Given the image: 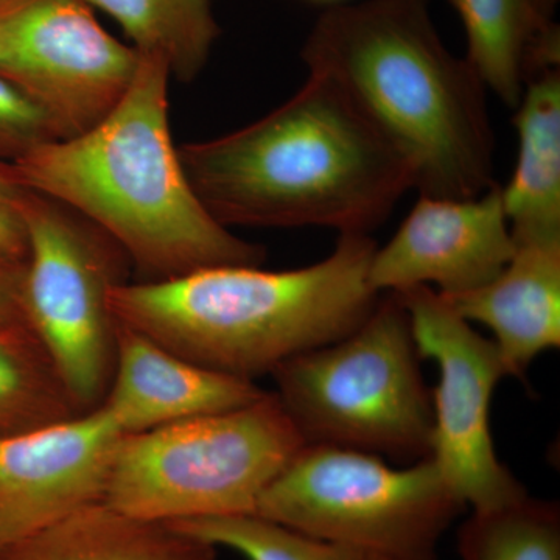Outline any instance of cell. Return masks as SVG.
<instances>
[{
  "instance_id": "1",
  "label": "cell",
  "mask_w": 560,
  "mask_h": 560,
  "mask_svg": "<svg viewBox=\"0 0 560 560\" xmlns=\"http://www.w3.org/2000/svg\"><path fill=\"white\" fill-rule=\"evenodd\" d=\"M191 189L223 226L368 234L415 187L407 158L329 79L308 75L267 116L183 143Z\"/></svg>"
},
{
  "instance_id": "2",
  "label": "cell",
  "mask_w": 560,
  "mask_h": 560,
  "mask_svg": "<svg viewBox=\"0 0 560 560\" xmlns=\"http://www.w3.org/2000/svg\"><path fill=\"white\" fill-rule=\"evenodd\" d=\"M139 55L130 88L105 120L28 151L14 161L13 179L105 232L140 282L260 267L264 246L232 234L191 189L172 140L171 70L160 58Z\"/></svg>"
},
{
  "instance_id": "3",
  "label": "cell",
  "mask_w": 560,
  "mask_h": 560,
  "mask_svg": "<svg viewBox=\"0 0 560 560\" xmlns=\"http://www.w3.org/2000/svg\"><path fill=\"white\" fill-rule=\"evenodd\" d=\"M302 58L407 158L422 197L467 200L495 186L486 86L445 47L430 0L331 7Z\"/></svg>"
},
{
  "instance_id": "4",
  "label": "cell",
  "mask_w": 560,
  "mask_h": 560,
  "mask_svg": "<svg viewBox=\"0 0 560 560\" xmlns=\"http://www.w3.org/2000/svg\"><path fill=\"white\" fill-rule=\"evenodd\" d=\"M375 249L368 234H341L329 257L300 270L215 267L121 282L110 291V312L191 363L256 382L371 315L381 300L368 279Z\"/></svg>"
},
{
  "instance_id": "5",
  "label": "cell",
  "mask_w": 560,
  "mask_h": 560,
  "mask_svg": "<svg viewBox=\"0 0 560 560\" xmlns=\"http://www.w3.org/2000/svg\"><path fill=\"white\" fill-rule=\"evenodd\" d=\"M410 316L399 294L341 340L272 371L275 396L305 445L415 464L433 453V394L423 381Z\"/></svg>"
},
{
  "instance_id": "6",
  "label": "cell",
  "mask_w": 560,
  "mask_h": 560,
  "mask_svg": "<svg viewBox=\"0 0 560 560\" xmlns=\"http://www.w3.org/2000/svg\"><path fill=\"white\" fill-rule=\"evenodd\" d=\"M304 445L268 390L238 410L121 438L103 501L167 523L254 514L264 490Z\"/></svg>"
},
{
  "instance_id": "7",
  "label": "cell",
  "mask_w": 560,
  "mask_h": 560,
  "mask_svg": "<svg viewBox=\"0 0 560 560\" xmlns=\"http://www.w3.org/2000/svg\"><path fill=\"white\" fill-rule=\"evenodd\" d=\"M464 510L433 458L396 469L370 453L304 445L254 514L363 558L436 560Z\"/></svg>"
},
{
  "instance_id": "8",
  "label": "cell",
  "mask_w": 560,
  "mask_h": 560,
  "mask_svg": "<svg viewBox=\"0 0 560 560\" xmlns=\"http://www.w3.org/2000/svg\"><path fill=\"white\" fill-rule=\"evenodd\" d=\"M27 237L25 320L80 412L97 408L116 364L109 296L127 257L105 232L60 202L24 189L14 201Z\"/></svg>"
},
{
  "instance_id": "9",
  "label": "cell",
  "mask_w": 560,
  "mask_h": 560,
  "mask_svg": "<svg viewBox=\"0 0 560 560\" xmlns=\"http://www.w3.org/2000/svg\"><path fill=\"white\" fill-rule=\"evenodd\" d=\"M420 359L433 360V458L470 511H490L528 495L501 463L490 430L493 390L508 377L495 342L481 337L431 287L399 291Z\"/></svg>"
},
{
  "instance_id": "10",
  "label": "cell",
  "mask_w": 560,
  "mask_h": 560,
  "mask_svg": "<svg viewBox=\"0 0 560 560\" xmlns=\"http://www.w3.org/2000/svg\"><path fill=\"white\" fill-rule=\"evenodd\" d=\"M0 75L35 103L55 140L105 120L139 65V51L110 36L84 0H22L0 13Z\"/></svg>"
},
{
  "instance_id": "11",
  "label": "cell",
  "mask_w": 560,
  "mask_h": 560,
  "mask_svg": "<svg viewBox=\"0 0 560 560\" xmlns=\"http://www.w3.org/2000/svg\"><path fill=\"white\" fill-rule=\"evenodd\" d=\"M121 431L102 407L0 438V552L103 500Z\"/></svg>"
},
{
  "instance_id": "12",
  "label": "cell",
  "mask_w": 560,
  "mask_h": 560,
  "mask_svg": "<svg viewBox=\"0 0 560 560\" xmlns=\"http://www.w3.org/2000/svg\"><path fill=\"white\" fill-rule=\"evenodd\" d=\"M514 249L497 184L467 200L420 195L396 235L375 249L368 279L377 293L436 285L456 296L495 278Z\"/></svg>"
},
{
  "instance_id": "13",
  "label": "cell",
  "mask_w": 560,
  "mask_h": 560,
  "mask_svg": "<svg viewBox=\"0 0 560 560\" xmlns=\"http://www.w3.org/2000/svg\"><path fill=\"white\" fill-rule=\"evenodd\" d=\"M113 378L102 407L121 434L238 410L267 396L256 382L208 370L116 320Z\"/></svg>"
},
{
  "instance_id": "14",
  "label": "cell",
  "mask_w": 560,
  "mask_h": 560,
  "mask_svg": "<svg viewBox=\"0 0 560 560\" xmlns=\"http://www.w3.org/2000/svg\"><path fill=\"white\" fill-rule=\"evenodd\" d=\"M514 245L486 285L441 296L464 319L488 327L506 375L522 377L540 353L560 348V237Z\"/></svg>"
},
{
  "instance_id": "15",
  "label": "cell",
  "mask_w": 560,
  "mask_h": 560,
  "mask_svg": "<svg viewBox=\"0 0 560 560\" xmlns=\"http://www.w3.org/2000/svg\"><path fill=\"white\" fill-rule=\"evenodd\" d=\"M219 548L172 523L94 501L0 552V560H219Z\"/></svg>"
},
{
  "instance_id": "16",
  "label": "cell",
  "mask_w": 560,
  "mask_h": 560,
  "mask_svg": "<svg viewBox=\"0 0 560 560\" xmlns=\"http://www.w3.org/2000/svg\"><path fill=\"white\" fill-rule=\"evenodd\" d=\"M515 113L518 156L514 175L500 187L512 241L560 237V70L526 80Z\"/></svg>"
},
{
  "instance_id": "17",
  "label": "cell",
  "mask_w": 560,
  "mask_h": 560,
  "mask_svg": "<svg viewBox=\"0 0 560 560\" xmlns=\"http://www.w3.org/2000/svg\"><path fill=\"white\" fill-rule=\"evenodd\" d=\"M463 21L467 58L504 105L521 102L533 47L552 24L533 0H451Z\"/></svg>"
},
{
  "instance_id": "18",
  "label": "cell",
  "mask_w": 560,
  "mask_h": 560,
  "mask_svg": "<svg viewBox=\"0 0 560 560\" xmlns=\"http://www.w3.org/2000/svg\"><path fill=\"white\" fill-rule=\"evenodd\" d=\"M119 22L135 49L167 65L189 83L205 68L219 36L209 0H84Z\"/></svg>"
},
{
  "instance_id": "19",
  "label": "cell",
  "mask_w": 560,
  "mask_h": 560,
  "mask_svg": "<svg viewBox=\"0 0 560 560\" xmlns=\"http://www.w3.org/2000/svg\"><path fill=\"white\" fill-rule=\"evenodd\" d=\"M80 415L31 327L0 331V438Z\"/></svg>"
},
{
  "instance_id": "20",
  "label": "cell",
  "mask_w": 560,
  "mask_h": 560,
  "mask_svg": "<svg viewBox=\"0 0 560 560\" xmlns=\"http://www.w3.org/2000/svg\"><path fill=\"white\" fill-rule=\"evenodd\" d=\"M459 560H560L558 501L522 500L471 511L458 529Z\"/></svg>"
},
{
  "instance_id": "21",
  "label": "cell",
  "mask_w": 560,
  "mask_h": 560,
  "mask_svg": "<svg viewBox=\"0 0 560 560\" xmlns=\"http://www.w3.org/2000/svg\"><path fill=\"white\" fill-rule=\"evenodd\" d=\"M172 525L246 560H363L348 548L315 539L259 514L195 518Z\"/></svg>"
},
{
  "instance_id": "22",
  "label": "cell",
  "mask_w": 560,
  "mask_h": 560,
  "mask_svg": "<svg viewBox=\"0 0 560 560\" xmlns=\"http://www.w3.org/2000/svg\"><path fill=\"white\" fill-rule=\"evenodd\" d=\"M55 140L44 114L5 77L0 75V149L25 153Z\"/></svg>"
},
{
  "instance_id": "23",
  "label": "cell",
  "mask_w": 560,
  "mask_h": 560,
  "mask_svg": "<svg viewBox=\"0 0 560 560\" xmlns=\"http://www.w3.org/2000/svg\"><path fill=\"white\" fill-rule=\"evenodd\" d=\"M24 264L16 261L0 270V331L28 326L22 308Z\"/></svg>"
},
{
  "instance_id": "24",
  "label": "cell",
  "mask_w": 560,
  "mask_h": 560,
  "mask_svg": "<svg viewBox=\"0 0 560 560\" xmlns=\"http://www.w3.org/2000/svg\"><path fill=\"white\" fill-rule=\"evenodd\" d=\"M0 254L11 259L25 260L27 237L24 224L14 205L0 201Z\"/></svg>"
},
{
  "instance_id": "25",
  "label": "cell",
  "mask_w": 560,
  "mask_h": 560,
  "mask_svg": "<svg viewBox=\"0 0 560 560\" xmlns=\"http://www.w3.org/2000/svg\"><path fill=\"white\" fill-rule=\"evenodd\" d=\"M22 190L24 189L18 186L16 180H14L13 175H11V171H3V168L0 167V201L14 205V201L20 197Z\"/></svg>"
},
{
  "instance_id": "26",
  "label": "cell",
  "mask_w": 560,
  "mask_h": 560,
  "mask_svg": "<svg viewBox=\"0 0 560 560\" xmlns=\"http://www.w3.org/2000/svg\"><path fill=\"white\" fill-rule=\"evenodd\" d=\"M533 2L537 11H539L540 16L544 18V20L551 21L552 11H555L558 0H533Z\"/></svg>"
},
{
  "instance_id": "27",
  "label": "cell",
  "mask_w": 560,
  "mask_h": 560,
  "mask_svg": "<svg viewBox=\"0 0 560 560\" xmlns=\"http://www.w3.org/2000/svg\"><path fill=\"white\" fill-rule=\"evenodd\" d=\"M22 0H0V13H3V11L13 9L14 5H18V3H21Z\"/></svg>"
},
{
  "instance_id": "28",
  "label": "cell",
  "mask_w": 560,
  "mask_h": 560,
  "mask_svg": "<svg viewBox=\"0 0 560 560\" xmlns=\"http://www.w3.org/2000/svg\"><path fill=\"white\" fill-rule=\"evenodd\" d=\"M3 61H5V54H3L2 33H0V69H2Z\"/></svg>"
},
{
  "instance_id": "29",
  "label": "cell",
  "mask_w": 560,
  "mask_h": 560,
  "mask_svg": "<svg viewBox=\"0 0 560 560\" xmlns=\"http://www.w3.org/2000/svg\"><path fill=\"white\" fill-rule=\"evenodd\" d=\"M313 2H319V3H338V2H341V0H313Z\"/></svg>"
},
{
  "instance_id": "30",
  "label": "cell",
  "mask_w": 560,
  "mask_h": 560,
  "mask_svg": "<svg viewBox=\"0 0 560 560\" xmlns=\"http://www.w3.org/2000/svg\"><path fill=\"white\" fill-rule=\"evenodd\" d=\"M363 560H382V559H375V558H363Z\"/></svg>"
}]
</instances>
